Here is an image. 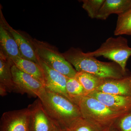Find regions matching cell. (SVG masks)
<instances>
[{
  "label": "cell",
  "mask_w": 131,
  "mask_h": 131,
  "mask_svg": "<svg viewBox=\"0 0 131 131\" xmlns=\"http://www.w3.org/2000/svg\"><path fill=\"white\" fill-rule=\"evenodd\" d=\"M29 131H52L56 123L48 114L39 98L28 106Z\"/></svg>",
  "instance_id": "cell-6"
},
{
  "label": "cell",
  "mask_w": 131,
  "mask_h": 131,
  "mask_svg": "<svg viewBox=\"0 0 131 131\" xmlns=\"http://www.w3.org/2000/svg\"><path fill=\"white\" fill-rule=\"evenodd\" d=\"M63 129L64 131H94L81 117L76 120L69 126Z\"/></svg>",
  "instance_id": "cell-21"
},
{
  "label": "cell",
  "mask_w": 131,
  "mask_h": 131,
  "mask_svg": "<svg viewBox=\"0 0 131 131\" xmlns=\"http://www.w3.org/2000/svg\"><path fill=\"white\" fill-rule=\"evenodd\" d=\"M66 90L71 101L78 104L81 98L86 95L87 92L80 82L75 78H69L66 84Z\"/></svg>",
  "instance_id": "cell-18"
},
{
  "label": "cell",
  "mask_w": 131,
  "mask_h": 131,
  "mask_svg": "<svg viewBox=\"0 0 131 131\" xmlns=\"http://www.w3.org/2000/svg\"><path fill=\"white\" fill-rule=\"evenodd\" d=\"M97 99L108 107L119 112H126L131 110V97L105 93L96 90L87 94Z\"/></svg>",
  "instance_id": "cell-11"
},
{
  "label": "cell",
  "mask_w": 131,
  "mask_h": 131,
  "mask_svg": "<svg viewBox=\"0 0 131 131\" xmlns=\"http://www.w3.org/2000/svg\"><path fill=\"white\" fill-rule=\"evenodd\" d=\"M10 59L20 70L30 75L40 82L45 86L44 77L40 65L21 57L14 58Z\"/></svg>",
  "instance_id": "cell-16"
},
{
  "label": "cell",
  "mask_w": 131,
  "mask_h": 131,
  "mask_svg": "<svg viewBox=\"0 0 131 131\" xmlns=\"http://www.w3.org/2000/svg\"><path fill=\"white\" fill-rule=\"evenodd\" d=\"M81 115L87 117L89 115L98 118H107L115 115L118 112L108 107L95 98L83 96L78 103Z\"/></svg>",
  "instance_id": "cell-10"
},
{
  "label": "cell",
  "mask_w": 131,
  "mask_h": 131,
  "mask_svg": "<svg viewBox=\"0 0 131 131\" xmlns=\"http://www.w3.org/2000/svg\"><path fill=\"white\" fill-rule=\"evenodd\" d=\"M114 35H131V8L124 13L118 15Z\"/></svg>",
  "instance_id": "cell-19"
},
{
  "label": "cell",
  "mask_w": 131,
  "mask_h": 131,
  "mask_svg": "<svg viewBox=\"0 0 131 131\" xmlns=\"http://www.w3.org/2000/svg\"><path fill=\"white\" fill-rule=\"evenodd\" d=\"M77 72H87L103 79H122L124 72L115 63L105 62L90 56L79 48L71 47L62 53Z\"/></svg>",
  "instance_id": "cell-1"
},
{
  "label": "cell",
  "mask_w": 131,
  "mask_h": 131,
  "mask_svg": "<svg viewBox=\"0 0 131 131\" xmlns=\"http://www.w3.org/2000/svg\"><path fill=\"white\" fill-rule=\"evenodd\" d=\"M105 0H83L82 8L91 19L96 18Z\"/></svg>",
  "instance_id": "cell-20"
},
{
  "label": "cell",
  "mask_w": 131,
  "mask_h": 131,
  "mask_svg": "<svg viewBox=\"0 0 131 131\" xmlns=\"http://www.w3.org/2000/svg\"><path fill=\"white\" fill-rule=\"evenodd\" d=\"M86 54L90 56H102L112 60L119 65L125 72L127 62L131 56V48L128 46L127 39L121 36L116 38L111 37L96 50Z\"/></svg>",
  "instance_id": "cell-4"
},
{
  "label": "cell",
  "mask_w": 131,
  "mask_h": 131,
  "mask_svg": "<svg viewBox=\"0 0 131 131\" xmlns=\"http://www.w3.org/2000/svg\"><path fill=\"white\" fill-rule=\"evenodd\" d=\"M12 60L0 51V86L8 93L14 91V84L12 75Z\"/></svg>",
  "instance_id": "cell-15"
},
{
  "label": "cell",
  "mask_w": 131,
  "mask_h": 131,
  "mask_svg": "<svg viewBox=\"0 0 131 131\" xmlns=\"http://www.w3.org/2000/svg\"><path fill=\"white\" fill-rule=\"evenodd\" d=\"M120 126L122 131H131V112L123 117L121 120Z\"/></svg>",
  "instance_id": "cell-22"
},
{
  "label": "cell",
  "mask_w": 131,
  "mask_h": 131,
  "mask_svg": "<svg viewBox=\"0 0 131 131\" xmlns=\"http://www.w3.org/2000/svg\"><path fill=\"white\" fill-rule=\"evenodd\" d=\"M131 8V0H105L96 19L106 20L112 14H122Z\"/></svg>",
  "instance_id": "cell-14"
},
{
  "label": "cell",
  "mask_w": 131,
  "mask_h": 131,
  "mask_svg": "<svg viewBox=\"0 0 131 131\" xmlns=\"http://www.w3.org/2000/svg\"><path fill=\"white\" fill-rule=\"evenodd\" d=\"M30 111L28 108L6 112L1 119V131H29Z\"/></svg>",
  "instance_id": "cell-8"
},
{
  "label": "cell",
  "mask_w": 131,
  "mask_h": 131,
  "mask_svg": "<svg viewBox=\"0 0 131 131\" xmlns=\"http://www.w3.org/2000/svg\"><path fill=\"white\" fill-rule=\"evenodd\" d=\"M0 48V51L10 59L14 58L21 57L17 43L1 19Z\"/></svg>",
  "instance_id": "cell-13"
},
{
  "label": "cell",
  "mask_w": 131,
  "mask_h": 131,
  "mask_svg": "<svg viewBox=\"0 0 131 131\" xmlns=\"http://www.w3.org/2000/svg\"><path fill=\"white\" fill-rule=\"evenodd\" d=\"M52 131H64V130L59 125L56 123L55 127Z\"/></svg>",
  "instance_id": "cell-23"
},
{
  "label": "cell",
  "mask_w": 131,
  "mask_h": 131,
  "mask_svg": "<svg viewBox=\"0 0 131 131\" xmlns=\"http://www.w3.org/2000/svg\"><path fill=\"white\" fill-rule=\"evenodd\" d=\"M39 61L44 77L46 89L61 94L70 100L66 90L68 78L50 68L39 59Z\"/></svg>",
  "instance_id": "cell-9"
},
{
  "label": "cell",
  "mask_w": 131,
  "mask_h": 131,
  "mask_svg": "<svg viewBox=\"0 0 131 131\" xmlns=\"http://www.w3.org/2000/svg\"><path fill=\"white\" fill-rule=\"evenodd\" d=\"M38 98L50 117L63 129L69 126L81 117L78 107L61 94L45 89Z\"/></svg>",
  "instance_id": "cell-2"
},
{
  "label": "cell",
  "mask_w": 131,
  "mask_h": 131,
  "mask_svg": "<svg viewBox=\"0 0 131 131\" xmlns=\"http://www.w3.org/2000/svg\"><path fill=\"white\" fill-rule=\"evenodd\" d=\"M32 41L39 60L69 78L75 77L76 71L57 47L35 38H32Z\"/></svg>",
  "instance_id": "cell-3"
},
{
  "label": "cell",
  "mask_w": 131,
  "mask_h": 131,
  "mask_svg": "<svg viewBox=\"0 0 131 131\" xmlns=\"http://www.w3.org/2000/svg\"><path fill=\"white\" fill-rule=\"evenodd\" d=\"M130 82L131 83V78H130Z\"/></svg>",
  "instance_id": "cell-24"
},
{
  "label": "cell",
  "mask_w": 131,
  "mask_h": 131,
  "mask_svg": "<svg viewBox=\"0 0 131 131\" xmlns=\"http://www.w3.org/2000/svg\"><path fill=\"white\" fill-rule=\"evenodd\" d=\"M105 79L95 90L105 93L131 97L130 78L110 79L107 81H105Z\"/></svg>",
  "instance_id": "cell-12"
},
{
  "label": "cell",
  "mask_w": 131,
  "mask_h": 131,
  "mask_svg": "<svg viewBox=\"0 0 131 131\" xmlns=\"http://www.w3.org/2000/svg\"><path fill=\"white\" fill-rule=\"evenodd\" d=\"M75 78L80 82L86 92H90L95 90L105 79L83 71L77 72Z\"/></svg>",
  "instance_id": "cell-17"
},
{
  "label": "cell",
  "mask_w": 131,
  "mask_h": 131,
  "mask_svg": "<svg viewBox=\"0 0 131 131\" xmlns=\"http://www.w3.org/2000/svg\"><path fill=\"white\" fill-rule=\"evenodd\" d=\"M0 19L2 20L5 26L14 38L18 45L21 57L40 65L39 60L32 41V38L28 34L15 30L9 25L3 14L1 6Z\"/></svg>",
  "instance_id": "cell-7"
},
{
  "label": "cell",
  "mask_w": 131,
  "mask_h": 131,
  "mask_svg": "<svg viewBox=\"0 0 131 131\" xmlns=\"http://www.w3.org/2000/svg\"><path fill=\"white\" fill-rule=\"evenodd\" d=\"M11 69L14 84V91L40 98L45 90L44 86L40 82L20 70L13 62Z\"/></svg>",
  "instance_id": "cell-5"
}]
</instances>
